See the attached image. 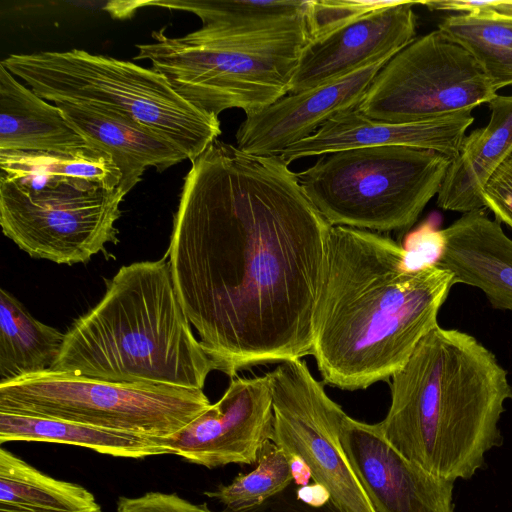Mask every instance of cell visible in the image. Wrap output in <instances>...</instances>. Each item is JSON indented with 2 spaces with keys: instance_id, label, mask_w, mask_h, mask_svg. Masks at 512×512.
<instances>
[{
  "instance_id": "cell-1",
  "label": "cell",
  "mask_w": 512,
  "mask_h": 512,
  "mask_svg": "<svg viewBox=\"0 0 512 512\" xmlns=\"http://www.w3.org/2000/svg\"><path fill=\"white\" fill-rule=\"evenodd\" d=\"M331 227L278 156L217 139L191 161L168 264L216 370L312 355Z\"/></svg>"
},
{
  "instance_id": "cell-2",
  "label": "cell",
  "mask_w": 512,
  "mask_h": 512,
  "mask_svg": "<svg viewBox=\"0 0 512 512\" xmlns=\"http://www.w3.org/2000/svg\"><path fill=\"white\" fill-rule=\"evenodd\" d=\"M454 284L435 263L411 269L390 237L332 226L313 323L323 383L355 391L388 381L438 325Z\"/></svg>"
},
{
  "instance_id": "cell-3",
  "label": "cell",
  "mask_w": 512,
  "mask_h": 512,
  "mask_svg": "<svg viewBox=\"0 0 512 512\" xmlns=\"http://www.w3.org/2000/svg\"><path fill=\"white\" fill-rule=\"evenodd\" d=\"M391 402L379 422L389 443L427 472L468 480L501 446L512 399L507 371L474 336L437 325L389 379Z\"/></svg>"
},
{
  "instance_id": "cell-4",
  "label": "cell",
  "mask_w": 512,
  "mask_h": 512,
  "mask_svg": "<svg viewBox=\"0 0 512 512\" xmlns=\"http://www.w3.org/2000/svg\"><path fill=\"white\" fill-rule=\"evenodd\" d=\"M52 371L203 390L216 370L191 329L165 259L122 266L65 333Z\"/></svg>"
},
{
  "instance_id": "cell-5",
  "label": "cell",
  "mask_w": 512,
  "mask_h": 512,
  "mask_svg": "<svg viewBox=\"0 0 512 512\" xmlns=\"http://www.w3.org/2000/svg\"><path fill=\"white\" fill-rule=\"evenodd\" d=\"M164 31L138 44L134 59L149 61L183 99L217 117L232 108L251 115L286 96L309 40L306 12L259 30L202 26L180 37Z\"/></svg>"
},
{
  "instance_id": "cell-6",
  "label": "cell",
  "mask_w": 512,
  "mask_h": 512,
  "mask_svg": "<svg viewBox=\"0 0 512 512\" xmlns=\"http://www.w3.org/2000/svg\"><path fill=\"white\" fill-rule=\"evenodd\" d=\"M41 98L95 107L145 124L192 161L221 134L217 116L183 99L161 73L81 49L10 54L1 61Z\"/></svg>"
},
{
  "instance_id": "cell-7",
  "label": "cell",
  "mask_w": 512,
  "mask_h": 512,
  "mask_svg": "<svg viewBox=\"0 0 512 512\" xmlns=\"http://www.w3.org/2000/svg\"><path fill=\"white\" fill-rule=\"evenodd\" d=\"M451 160L405 146L356 148L325 154L297 179L331 226L403 231L438 194Z\"/></svg>"
},
{
  "instance_id": "cell-8",
  "label": "cell",
  "mask_w": 512,
  "mask_h": 512,
  "mask_svg": "<svg viewBox=\"0 0 512 512\" xmlns=\"http://www.w3.org/2000/svg\"><path fill=\"white\" fill-rule=\"evenodd\" d=\"M211 403L201 389L44 370L0 385V412L173 439Z\"/></svg>"
},
{
  "instance_id": "cell-9",
  "label": "cell",
  "mask_w": 512,
  "mask_h": 512,
  "mask_svg": "<svg viewBox=\"0 0 512 512\" xmlns=\"http://www.w3.org/2000/svg\"><path fill=\"white\" fill-rule=\"evenodd\" d=\"M496 95L476 59L437 29L383 66L358 110L372 120L418 122L473 110Z\"/></svg>"
},
{
  "instance_id": "cell-10",
  "label": "cell",
  "mask_w": 512,
  "mask_h": 512,
  "mask_svg": "<svg viewBox=\"0 0 512 512\" xmlns=\"http://www.w3.org/2000/svg\"><path fill=\"white\" fill-rule=\"evenodd\" d=\"M119 188L64 184L28 191L0 180V224L6 237L37 259L86 263L118 242Z\"/></svg>"
},
{
  "instance_id": "cell-11",
  "label": "cell",
  "mask_w": 512,
  "mask_h": 512,
  "mask_svg": "<svg viewBox=\"0 0 512 512\" xmlns=\"http://www.w3.org/2000/svg\"><path fill=\"white\" fill-rule=\"evenodd\" d=\"M272 397L271 441L301 459L314 483L340 512H375L340 442L346 413L302 359L277 363L266 373Z\"/></svg>"
},
{
  "instance_id": "cell-12",
  "label": "cell",
  "mask_w": 512,
  "mask_h": 512,
  "mask_svg": "<svg viewBox=\"0 0 512 512\" xmlns=\"http://www.w3.org/2000/svg\"><path fill=\"white\" fill-rule=\"evenodd\" d=\"M272 419L267 375L236 376L216 403L170 440L171 451L207 468L254 464L271 440Z\"/></svg>"
},
{
  "instance_id": "cell-13",
  "label": "cell",
  "mask_w": 512,
  "mask_h": 512,
  "mask_svg": "<svg viewBox=\"0 0 512 512\" xmlns=\"http://www.w3.org/2000/svg\"><path fill=\"white\" fill-rule=\"evenodd\" d=\"M340 442L375 512H454V482L403 456L385 438L379 423L346 414Z\"/></svg>"
},
{
  "instance_id": "cell-14",
  "label": "cell",
  "mask_w": 512,
  "mask_h": 512,
  "mask_svg": "<svg viewBox=\"0 0 512 512\" xmlns=\"http://www.w3.org/2000/svg\"><path fill=\"white\" fill-rule=\"evenodd\" d=\"M393 56L371 62L341 78L286 96L247 115L236 132V146L257 156H279L314 134L334 116L357 108L374 78Z\"/></svg>"
},
{
  "instance_id": "cell-15",
  "label": "cell",
  "mask_w": 512,
  "mask_h": 512,
  "mask_svg": "<svg viewBox=\"0 0 512 512\" xmlns=\"http://www.w3.org/2000/svg\"><path fill=\"white\" fill-rule=\"evenodd\" d=\"M402 1L372 12L323 37L308 40L292 76L294 94L341 78L371 62L394 56L416 36L413 5Z\"/></svg>"
},
{
  "instance_id": "cell-16",
  "label": "cell",
  "mask_w": 512,
  "mask_h": 512,
  "mask_svg": "<svg viewBox=\"0 0 512 512\" xmlns=\"http://www.w3.org/2000/svg\"><path fill=\"white\" fill-rule=\"evenodd\" d=\"M473 121L472 110H466L418 122H384L367 118L357 107L334 116L278 157L289 165L300 158L348 149L405 146L436 151L453 159Z\"/></svg>"
},
{
  "instance_id": "cell-17",
  "label": "cell",
  "mask_w": 512,
  "mask_h": 512,
  "mask_svg": "<svg viewBox=\"0 0 512 512\" xmlns=\"http://www.w3.org/2000/svg\"><path fill=\"white\" fill-rule=\"evenodd\" d=\"M435 264L449 270L455 284L480 289L495 309L512 312V239L484 210L464 213L439 230Z\"/></svg>"
},
{
  "instance_id": "cell-18",
  "label": "cell",
  "mask_w": 512,
  "mask_h": 512,
  "mask_svg": "<svg viewBox=\"0 0 512 512\" xmlns=\"http://www.w3.org/2000/svg\"><path fill=\"white\" fill-rule=\"evenodd\" d=\"M57 106L90 147L111 157L121 173L118 187L125 194L148 167L161 172L187 159L170 140L131 117L95 107Z\"/></svg>"
},
{
  "instance_id": "cell-19",
  "label": "cell",
  "mask_w": 512,
  "mask_h": 512,
  "mask_svg": "<svg viewBox=\"0 0 512 512\" xmlns=\"http://www.w3.org/2000/svg\"><path fill=\"white\" fill-rule=\"evenodd\" d=\"M486 126L464 137L437 194L443 210L467 213L485 210L484 189L512 155V95H496L489 103Z\"/></svg>"
},
{
  "instance_id": "cell-20",
  "label": "cell",
  "mask_w": 512,
  "mask_h": 512,
  "mask_svg": "<svg viewBox=\"0 0 512 512\" xmlns=\"http://www.w3.org/2000/svg\"><path fill=\"white\" fill-rule=\"evenodd\" d=\"M90 147L61 109L0 63V151L66 152Z\"/></svg>"
},
{
  "instance_id": "cell-21",
  "label": "cell",
  "mask_w": 512,
  "mask_h": 512,
  "mask_svg": "<svg viewBox=\"0 0 512 512\" xmlns=\"http://www.w3.org/2000/svg\"><path fill=\"white\" fill-rule=\"evenodd\" d=\"M13 441L69 444L101 454L133 459L172 454L169 439L0 412V443Z\"/></svg>"
},
{
  "instance_id": "cell-22",
  "label": "cell",
  "mask_w": 512,
  "mask_h": 512,
  "mask_svg": "<svg viewBox=\"0 0 512 512\" xmlns=\"http://www.w3.org/2000/svg\"><path fill=\"white\" fill-rule=\"evenodd\" d=\"M0 180L35 191L64 184L116 188L121 173L111 157L92 147L66 152L0 151Z\"/></svg>"
},
{
  "instance_id": "cell-23",
  "label": "cell",
  "mask_w": 512,
  "mask_h": 512,
  "mask_svg": "<svg viewBox=\"0 0 512 512\" xmlns=\"http://www.w3.org/2000/svg\"><path fill=\"white\" fill-rule=\"evenodd\" d=\"M0 512H102L83 486L58 480L0 449Z\"/></svg>"
},
{
  "instance_id": "cell-24",
  "label": "cell",
  "mask_w": 512,
  "mask_h": 512,
  "mask_svg": "<svg viewBox=\"0 0 512 512\" xmlns=\"http://www.w3.org/2000/svg\"><path fill=\"white\" fill-rule=\"evenodd\" d=\"M65 333L35 319L24 305L0 289V385L49 370Z\"/></svg>"
},
{
  "instance_id": "cell-25",
  "label": "cell",
  "mask_w": 512,
  "mask_h": 512,
  "mask_svg": "<svg viewBox=\"0 0 512 512\" xmlns=\"http://www.w3.org/2000/svg\"><path fill=\"white\" fill-rule=\"evenodd\" d=\"M438 29L476 59L495 93L512 84V17L453 15Z\"/></svg>"
},
{
  "instance_id": "cell-26",
  "label": "cell",
  "mask_w": 512,
  "mask_h": 512,
  "mask_svg": "<svg viewBox=\"0 0 512 512\" xmlns=\"http://www.w3.org/2000/svg\"><path fill=\"white\" fill-rule=\"evenodd\" d=\"M308 0L268 1H149L148 6L187 11L197 15L203 27L259 30L282 25L306 12Z\"/></svg>"
},
{
  "instance_id": "cell-27",
  "label": "cell",
  "mask_w": 512,
  "mask_h": 512,
  "mask_svg": "<svg viewBox=\"0 0 512 512\" xmlns=\"http://www.w3.org/2000/svg\"><path fill=\"white\" fill-rule=\"evenodd\" d=\"M292 483L293 474L286 453L268 440L258 452L254 470L239 474L230 484L204 494L226 508L241 510L264 502Z\"/></svg>"
},
{
  "instance_id": "cell-28",
  "label": "cell",
  "mask_w": 512,
  "mask_h": 512,
  "mask_svg": "<svg viewBox=\"0 0 512 512\" xmlns=\"http://www.w3.org/2000/svg\"><path fill=\"white\" fill-rule=\"evenodd\" d=\"M403 0H308L306 24L309 40L323 37L372 12L400 4Z\"/></svg>"
},
{
  "instance_id": "cell-29",
  "label": "cell",
  "mask_w": 512,
  "mask_h": 512,
  "mask_svg": "<svg viewBox=\"0 0 512 512\" xmlns=\"http://www.w3.org/2000/svg\"><path fill=\"white\" fill-rule=\"evenodd\" d=\"M117 512H216L206 503H193L176 493L147 492L136 497H120Z\"/></svg>"
},
{
  "instance_id": "cell-30",
  "label": "cell",
  "mask_w": 512,
  "mask_h": 512,
  "mask_svg": "<svg viewBox=\"0 0 512 512\" xmlns=\"http://www.w3.org/2000/svg\"><path fill=\"white\" fill-rule=\"evenodd\" d=\"M483 199L495 219L512 229V155L488 181Z\"/></svg>"
},
{
  "instance_id": "cell-31",
  "label": "cell",
  "mask_w": 512,
  "mask_h": 512,
  "mask_svg": "<svg viewBox=\"0 0 512 512\" xmlns=\"http://www.w3.org/2000/svg\"><path fill=\"white\" fill-rule=\"evenodd\" d=\"M296 490L293 482L285 490L253 507L241 510L224 507L216 512H340L330 500L319 506L311 505L299 498Z\"/></svg>"
},
{
  "instance_id": "cell-32",
  "label": "cell",
  "mask_w": 512,
  "mask_h": 512,
  "mask_svg": "<svg viewBox=\"0 0 512 512\" xmlns=\"http://www.w3.org/2000/svg\"><path fill=\"white\" fill-rule=\"evenodd\" d=\"M421 4L432 11H455L484 17H512V0H437L421 1Z\"/></svg>"
},
{
  "instance_id": "cell-33",
  "label": "cell",
  "mask_w": 512,
  "mask_h": 512,
  "mask_svg": "<svg viewBox=\"0 0 512 512\" xmlns=\"http://www.w3.org/2000/svg\"><path fill=\"white\" fill-rule=\"evenodd\" d=\"M296 491L299 498L311 505L319 506L330 500L327 490L317 483L300 486Z\"/></svg>"
},
{
  "instance_id": "cell-34",
  "label": "cell",
  "mask_w": 512,
  "mask_h": 512,
  "mask_svg": "<svg viewBox=\"0 0 512 512\" xmlns=\"http://www.w3.org/2000/svg\"><path fill=\"white\" fill-rule=\"evenodd\" d=\"M149 1H114L108 2L105 9L116 18L132 16L138 8L148 6Z\"/></svg>"
}]
</instances>
